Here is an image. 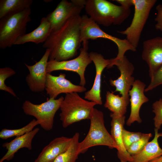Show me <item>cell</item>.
<instances>
[{"mask_svg": "<svg viewBox=\"0 0 162 162\" xmlns=\"http://www.w3.org/2000/svg\"><path fill=\"white\" fill-rule=\"evenodd\" d=\"M152 136L151 133H142L141 138L133 143L127 150L128 152L132 156L139 153L149 142L150 139Z\"/></svg>", "mask_w": 162, "mask_h": 162, "instance_id": "cell-26", "label": "cell"}, {"mask_svg": "<svg viewBox=\"0 0 162 162\" xmlns=\"http://www.w3.org/2000/svg\"><path fill=\"white\" fill-rule=\"evenodd\" d=\"M158 130L155 128L153 139L147 144L140 152L132 156L133 162H149L162 155V149L158 140L160 137L162 136V133H159Z\"/></svg>", "mask_w": 162, "mask_h": 162, "instance_id": "cell-21", "label": "cell"}, {"mask_svg": "<svg viewBox=\"0 0 162 162\" xmlns=\"http://www.w3.org/2000/svg\"><path fill=\"white\" fill-rule=\"evenodd\" d=\"M50 50L47 49L40 59L32 65L26 64L29 73L26 77V82L32 92H39L45 89L46 74V68Z\"/></svg>", "mask_w": 162, "mask_h": 162, "instance_id": "cell-12", "label": "cell"}, {"mask_svg": "<svg viewBox=\"0 0 162 162\" xmlns=\"http://www.w3.org/2000/svg\"><path fill=\"white\" fill-rule=\"evenodd\" d=\"M157 14L154 20L156 22L155 25V29L158 30L162 31V5L159 4L156 7Z\"/></svg>", "mask_w": 162, "mask_h": 162, "instance_id": "cell-31", "label": "cell"}, {"mask_svg": "<svg viewBox=\"0 0 162 162\" xmlns=\"http://www.w3.org/2000/svg\"><path fill=\"white\" fill-rule=\"evenodd\" d=\"M52 30L50 23L46 17H42L40 24L31 32L20 36L14 45H21L32 42L36 44L44 43L51 33Z\"/></svg>", "mask_w": 162, "mask_h": 162, "instance_id": "cell-20", "label": "cell"}, {"mask_svg": "<svg viewBox=\"0 0 162 162\" xmlns=\"http://www.w3.org/2000/svg\"><path fill=\"white\" fill-rule=\"evenodd\" d=\"M65 76V74L62 73L57 76L47 73L45 89L50 98L55 99L61 93H82L86 91L84 86L73 84Z\"/></svg>", "mask_w": 162, "mask_h": 162, "instance_id": "cell-13", "label": "cell"}, {"mask_svg": "<svg viewBox=\"0 0 162 162\" xmlns=\"http://www.w3.org/2000/svg\"><path fill=\"white\" fill-rule=\"evenodd\" d=\"M146 84L140 80H135L131 89L129 92L130 97L131 111L130 116L126 122V124L130 126L134 122H142L140 116V110L142 105L148 102L149 99L144 94Z\"/></svg>", "mask_w": 162, "mask_h": 162, "instance_id": "cell-16", "label": "cell"}, {"mask_svg": "<svg viewBox=\"0 0 162 162\" xmlns=\"http://www.w3.org/2000/svg\"><path fill=\"white\" fill-rule=\"evenodd\" d=\"M142 133L140 132L128 131L124 128L122 130V137L124 146L127 150L134 142L141 137Z\"/></svg>", "mask_w": 162, "mask_h": 162, "instance_id": "cell-28", "label": "cell"}, {"mask_svg": "<svg viewBox=\"0 0 162 162\" xmlns=\"http://www.w3.org/2000/svg\"><path fill=\"white\" fill-rule=\"evenodd\" d=\"M96 105V103L84 100L77 92L66 93L60 107V119L63 127L83 120L90 119Z\"/></svg>", "mask_w": 162, "mask_h": 162, "instance_id": "cell-3", "label": "cell"}, {"mask_svg": "<svg viewBox=\"0 0 162 162\" xmlns=\"http://www.w3.org/2000/svg\"><path fill=\"white\" fill-rule=\"evenodd\" d=\"M30 7L6 16L0 20V48L11 47L17 39L26 34V26L31 21Z\"/></svg>", "mask_w": 162, "mask_h": 162, "instance_id": "cell-4", "label": "cell"}, {"mask_svg": "<svg viewBox=\"0 0 162 162\" xmlns=\"http://www.w3.org/2000/svg\"><path fill=\"white\" fill-rule=\"evenodd\" d=\"M89 55L95 65L96 76L92 88L85 93L84 98L101 105L102 104L100 94L101 74L104 68L110 64L112 59H105L101 54L95 52H90Z\"/></svg>", "mask_w": 162, "mask_h": 162, "instance_id": "cell-14", "label": "cell"}, {"mask_svg": "<svg viewBox=\"0 0 162 162\" xmlns=\"http://www.w3.org/2000/svg\"><path fill=\"white\" fill-rule=\"evenodd\" d=\"M84 7L77 0L61 1L46 17L50 23L52 32L59 28L70 18L80 15Z\"/></svg>", "mask_w": 162, "mask_h": 162, "instance_id": "cell-11", "label": "cell"}, {"mask_svg": "<svg viewBox=\"0 0 162 162\" xmlns=\"http://www.w3.org/2000/svg\"><path fill=\"white\" fill-rule=\"evenodd\" d=\"M80 134L76 133L72 138L68 149L59 155L53 162H75L80 154L79 150Z\"/></svg>", "mask_w": 162, "mask_h": 162, "instance_id": "cell-24", "label": "cell"}, {"mask_svg": "<svg viewBox=\"0 0 162 162\" xmlns=\"http://www.w3.org/2000/svg\"><path fill=\"white\" fill-rule=\"evenodd\" d=\"M90 125L88 132L84 139L80 142V154H83L91 147L97 146H104L110 148L118 147L104 125L103 112L94 108L90 119Z\"/></svg>", "mask_w": 162, "mask_h": 162, "instance_id": "cell-5", "label": "cell"}, {"mask_svg": "<svg viewBox=\"0 0 162 162\" xmlns=\"http://www.w3.org/2000/svg\"><path fill=\"white\" fill-rule=\"evenodd\" d=\"M40 124L38 121L33 119L26 125L19 129H3L0 132V138L3 140H6L13 137L23 135L32 131L35 126Z\"/></svg>", "mask_w": 162, "mask_h": 162, "instance_id": "cell-25", "label": "cell"}, {"mask_svg": "<svg viewBox=\"0 0 162 162\" xmlns=\"http://www.w3.org/2000/svg\"><path fill=\"white\" fill-rule=\"evenodd\" d=\"M114 65L117 66L120 71V76L116 80L110 79L109 80L110 84L116 88L113 93L119 92L129 104V92L135 81L134 77L132 76L134 69V66L125 56L121 59L112 58L111 63L107 68H110Z\"/></svg>", "mask_w": 162, "mask_h": 162, "instance_id": "cell-10", "label": "cell"}, {"mask_svg": "<svg viewBox=\"0 0 162 162\" xmlns=\"http://www.w3.org/2000/svg\"><path fill=\"white\" fill-rule=\"evenodd\" d=\"M116 1L121 5L126 8H130L131 6L133 5L132 0H117Z\"/></svg>", "mask_w": 162, "mask_h": 162, "instance_id": "cell-32", "label": "cell"}, {"mask_svg": "<svg viewBox=\"0 0 162 162\" xmlns=\"http://www.w3.org/2000/svg\"><path fill=\"white\" fill-rule=\"evenodd\" d=\"M15 71L9 67H6L0 68V89L7 92L14 97H16L14 90L10 87L7 86L5 81L8 78L15 74Z\"/></svg>", "mask_w": 162, "mask_h": 162, "instance_id": "cell-27", "label": "cell"}, {"mask_svg": "<svg viewBox=\"0 0 162 162\" xmlns=\"http://www.w3.org/2000/svg\"><path fill=\"white\" fill-rule=\"evenodd\" d=\"M142 57L148 65L150 78L162 64V37H157L144 41Z\"/></svg>", "mask_w": 162, "mask_h": 162, "instance_id": "cell-15", "label": "cell"}, {"mask_svg": "<svg viewBox=\"0 0 162 162\" xmlns=\"http://www.w3.org/2000/svg\"><path fill=\"white\" fill-rule=\"evenodd\" d=\"M106 101L104 106L112 113L117 116H124L129 104L122 96L115 95L113 92L107 91L106 94Z\"/></svg>", "mask_w": 162, "mask_h": 162, "instance_id": "cell-23", "label": "cell"}, {"mask_svg": "<svg viewBox=\"0 0 162 162\" xmlns=\"http://www.w3.org/2000/svg\"><path fill=\"white\" fill-rule=\"evenodd\" d=\"M150 79V82L145 88V92L151 90L162 84V64L155 71Z\"/></svg>", "mask_w": 162, "mask_h": 162, "instance_id": "cell-30", "label": "cell"}, {"mask_svg": "<svg viewBox=\"0 0 162 162\" xmlns=\"http://www.w3.org/2000/svg\"><path fill=\"white\" fill-rule=\"evenodd\" d=\"M84 8L92 20L98 24L106 27L121 24L128 17L130 12V8L106 0H87Z\"/></svg>", "mask_w": 162, "mask_h": 162, "instance_id": "cell-2", "label": "cell"}, {"mask_svg": "<svg viewBox=\"0 0 162 162\" xmlns=\"http://www.w3.org/2000/svg\"><path fill=\"white\" fill-rule=\"evenodd\" d=\"M72 138L65 136L54 139L42 149L34 162H53L69 147Z\"/></svg>", "mask_w": 162, "mask_h": 162, "instance_id": "cell-18", "label": "cell"}, {"mask_svg": "<svg viewBox=\"0 0 162 162\" xmlns=\"http://www.w3.org/2000/svg\"><path fill=\"white\" fill-rule=\"evenodd\" d=\"M82 47L80 49V53L77 57L66 61H58L49 60L46 68L47 73L58 70H65L76 73L80 76V85L84 86L86 84L85 72L87 66L92 61L88 52V41L82 42Z\"/></svg>", "mask_w": 162, "mask_h": 162, "instance_id": "cell-9", "label": "cell"}, {"mask_svg": "<svg viewBox=\"0 0 162 162\" xmlns=\"http://www.w3.org/2000/svg\"><path fill=\"white\" fill-rule=\"evenodd\" d=\"M39 130L38 128H36L23 135L16 137L9 142L3 143L2 147L5 148L7 151L0 159V162L11 160L14 158L15 154L21 148H25L31 150L32 140Z\"/></svg>", "mask_w": 162, "mask_h": 162, "instance_id": "cell-19", "label": "cell"}, {"mask_svg": "<svg viewBox=\"0 0 162 162\" xmlns=\"http://www.w3.org/2000/svg\"><path fill=\"white\" fill-rule=\"evenodd\" d=\"M149 162H162V155L150 161Z\"/></svg>", "mask_w": 162, "mask_h": 162, "instance_id": "cell-33", "label": "cell"}, {"mask_svg": "<svg viewBox=\"0 0 162 162\" xmlns=\"http://www.w3.org/2000/svg\"><path fill=\"white\" fill-rule=\"evenodd\" d=\"M64 98L61 96L57 99L49 98L39 104L26 100L23 103L22 108L26 114L35 117L44 130L49 131L52 129L55 115L60 108Z\"/></svg>", "mask_w": 162, "mask_h": 162, "instance_id": "cell-8", "label": "cell"}, {"mask_svg": "<svg viewBox=\"0 0 162 162\" xmlns=\"http://www.w3.org/2000/svg\"><path fill=\"white\" fill-rule=\"evenodd\" d=\"M132 1L134 7V12L131 23L125 30L118 31V32L125 35L126 39L136 49L150 11L157 0H132Z\"/></svg>", "mask_w": 162, "mask_h": 162, "instance_id": "cell-6", "label": "cell"}, {"mask_svg": "<svg viewBox=\"0 0 162 162\" xmlns=\"http://www.w3.org/2000/svg\"><path fill=\"white\" fill-rule=\"evenodd\" d=\"M80 32L82 42L90 39L95 40L102 38L110 40L114 43L118 49V54L115 58L116 59L122 58L124 56L125 52L128 50L133 52L136 51V49L126 39H120L106 33L87 15H84L81 17Z\"/></svg>", "mask_w": 162, "mask_h": 162, "instance_id": "cell-7", "label": "cell"}, {"mask_svg": "<svg viewBox=\"0 0 162 162\" xmlns=\"http://www.w3.org/2000/svg\"><path fill=\"white\" fill-rule=\"evenodd\" d=\"M153 112L155 116L153 118L155 128L159 130L162 125V99L160 98L152 104Z\"/></svg>", "mask_w": 162, "mask_h": 162, "instance_id": "cell-29", "label": "cell"}, {"mask_svg": "<svg viewBox=\"0 0 162 162\" xmlns=\"http://www.w3.org/2000/svg\"><path fill=\"white\" fill-rule=\"evenodd\" d=\"M110 116L112 118L111 135L118 147V157L120 162H133V157L125 148L122 137V130L125 124V116H118L112 113Z\"/></svg>", "mask_w": 162, "mask_h": 162, "instance_id": "cell-17", "label": "cell"}, {"mask_svg": "<svg viewBox=\"0 0 162 162\" xmlns=\"http://www.w3.org/2000/svg\"><path fill=\"white\" fill-rule=\"evenodd\" d=\"M80 15L68 19L57 30L52 32L44 43V48L50 50V60H68L76 56L81 40Z\"/></svg>", "mask_w": 162, "mask_h": 162, "instance_id": "cell-1", "label": "cell"}, {"mask_svg": "<svg viewBox=\"0 0 162 162\" xmlns=\"http://www.w3.org/2000/svg\"><path fill=\"white\" fill-rule=\"evenodd\" d=\"M32 0H0V19L30 8Z\"/></svg>", "mask_w": 162, "mask_h": 162, "instance_id": "cell-22", "label": "cell"}]
</instances>
